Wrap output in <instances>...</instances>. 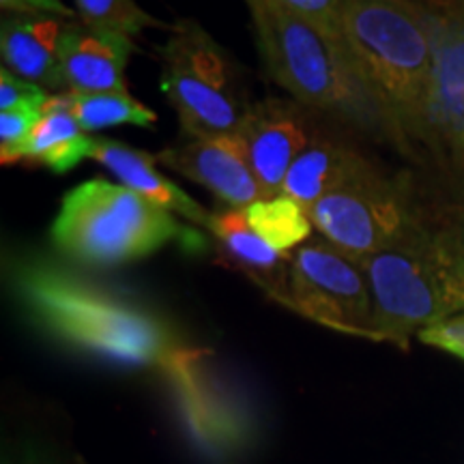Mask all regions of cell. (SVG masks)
I'll use <instances>...</instances> for the list:
<instances>
[{
    "label": "cell",
    "instance_id": "obj_5",
    "mask_svg": "<svg viewBox=\"0 0 464 464\" xmlns=\"http://www.w3.org/2000/svg\"><path fill=\"white\" fill-rule=\"evenodd\" d=\"M246 3L271 78L295 100L318 110H344L370 103L344 39L334 37L269 0Z\"/></svg>",
    "mask_w": 464,
    "mask_h": 464
},
{
    "label": "cell",
    "instance_id": "obj_28",
    "mask_svg": "<svg viewBox=\"0 0 464 464\" xmlns=\"http://www.w3.org/2000/svg\"><path fill=\"white\" fill-rule=\"evenodd\" d=\"M33 3L42 11H45V14H52L58 17H75L73 11L69 9L63 0H33Z\"/></svg>",
    "mask_w": 464,
    "mask_h": 464
},
{
    "label": "cell",
    "instance_id": "obj_16",
    "mask_svg": "<svg viewBox=\"0 0 464 464\" xmlns=\"http://www.w3.org/2000/svg\"><path fill=\"white\" fill-rule=\"evenodd\" d=\"M374 170L376 168L355 149L314 133L310 144L290 166L282 194L295 198L310 211L318 200L327 198L334 191L368 177Z\"/></svg>",
    "mask_w": 464,
    "mask_h": 464
},
{
    "label": "cell",
    "instance_id": "obj_25",
    "mask_svg": "<svg viewBox=\"0 0 464 464\" xmlns=\"http://www.w3.org/2000/svg\"><path fill=\"white\" fill-rule=\"evenodd\" d=\"M423 344L440 348V351L456 355L464 362V314L451 316L448 321L432 324L417 335Z\"/></svg>",
    "mask_w": 464,
    "mask_h": 464
},
{
    "label": "cell",
    "instance_id": "obj_18",
    "mask_svg": "<svg viewBox=\"0 0 464 464\" xmlns=\"http://www.w3.org/2000/svg\"><path fill=\"white\" fill-rule=\"evenodd\" d=\"M92 140L95 138L86 136L80 121L75 119L69 91L56 92L50 95L42 119L22 149V161H33L56 174H65L91 158Z\"/></svg>",
    "mask_w": 464,
    "mask_h": 464
},
{
    "label": "cell",
    "instance_id": "obj_26",
    "mask_svg": "<svg viewBox=\"0 0 464 464\" xmlns=\"http://www.w3.org/2000/svg\"><path fill=\"white\" fill-rule=\"evenodd\" d=\"M440 232H443V237L448 239L451 249L458 254V258L464 263V211L458 213L448 226H443Z\"/></svg>",
    "mask_w": 464,
    "mask_h": 464
},
{
    "label": "cell",
    "instance_id": "obj_20",
    "mask_svg": "<svg viewBox=\"0 0 464 464\" xmlns=\"http://www.w3.org/2000/svg\"><path fill=\"white\" fill-rule=\"evenodd\" d=\"M69 100L84 131H102L116 125L153 127L158 114L127 92H72Z\"/></svg>",
    "mask_w": 464,
    "mask_h": 464
},
{
    "label": "cell",
    "instance_id": "obj_2",
    "mask_svg": "<svg viewBox=\"0 0 464 464\" xmlns=\"http://www.w3.org/2000/svg\"><path fill=\"white\" fill-rule=\"evenodd\" d=\"M28 312L58 340L127 365H160L179 348L164 318L50 260L15 271Z\"/></svg>",
    "mask_w": 464,
    "mask_h": 464
},
{
    "label": "cell",
    "instance_id": "obj_8",
    "mask_svg": "<svg viewBox=\"0 0 464 464\" xmlns=\"http://www.w3.org/2000/svg\"><path fill=\"white\" fill-rule=\"evenodd\" d=\"M288 310L334 332L379 342L368 277L324 239H310L293 252Z\"/></svg>",
    "mask_w": 464,
    "mask_h": 464
},
{
    "label": "cell",
    "instance_id": "obj_29",
    "mask_svg": "<svg viewBox=\"0 0 464 464\" xmlns=\"http://www.w3.org/2000/svg\"><path fill=\"white\" fill-rule=\"evenodd\" d=\"M420 3L439 11H464V0H420Z\"/></svg>",
    "mask_w": 464,
    "mask_h": 464
},
{
    "label": "cell",
    "instance_id": "obj_4",
    "mask_svg": "<svg viewBox=\"0 0 464 464\" xmlns=\"http://www.w3.org/2000/svg\"><path fill=\"white\" fill-rule=\"evenodd\" d=\"M63 256L84 266H116L140 260L166 243L202 246L194 230L125 185L91 179L67 191L52 224Z\"/></svg>",
    "mask_w": 464,
    "mask_h": 464
},
{
    "label": "cell",
    "instance_id": "obj_3",
    "mask_svg": "<svg viewBox=\"0 0 464 464\" xmlns=\"http://www.w3.org/2000/svg\"><path fill=\"white\" fill-rule=\"evenodd\" d=\"M359 266L372 290L379 342L406 348L423 329L464 314V263L440 228L423 224Z\"/></svg>",
    "mask_w": 464,
    "mask_h": 464
},
{
    "label": "cell",
    "instance_id": "obj_13",
    "mask_svg": "<svg viewBox=\"0 0 464 464\" xmlns=\"http://www.w3.org/2000/svg\"><path fill=\"white\" fill-rule=\"evenodd\" d=\"M131 37L67 22L61 42V65L72 92H127L125 67Z\"/></svg>",
    "mask_w": 464,
    "mask_h": 464
},
{
    "label": "cell",
    "instance_id": "obj_14",
    "mask_svg": "<svg viewBox=\"0 0 464 464\" xmlns=\"http://www.w3.org/2000/svg\"><path fill=\"white\" fill-rule=\"evenodd\" d=\"M67 22L52 14L9 15L0 28L5 67L28 82L67 92L61 65V42Z\"/></svg>",
    "mask_w": 464,
    "mask_h": 464
},
{
    "label": "cell",
    "instance_id": "obj_6",
    "mask_svg": "<svg viewBox=\"0 0 464 464\" xmlns=\"http://www.w3.org/2000/svg\"><path fill=\"white\" fill-rule=\"evenodd\" d=\"M161 91L185 136L237 133L247 108L237 97L228 58L196 20H179L161 48Z\"/></svg>",
    "mask_w": 464,
    "mask_h": 464
},
{
    "label": "cell",
    "instance_id": "obj_23",
    "mask_svg": "<svg viewBox=\"0 0 464 464\" xmlns=\"http://www.w3.org/2000/svg\"><path fill=\"white\" fill-rule=\"evenodd\" d=\"M288 14L304 17L312 24L342 39V20H344L346 0H269Z\"/></svg>",
    "mask_w": 464,
    "mask_h": 464
},
{
    "label": "cell",
    "instance_id": "obj_9",
    "mask_svg": "<svg viewBox=\"0 0 464 464\" xmlns=\"http://www.w3.org/2000/svg\"><path fill=\"white\" fill-rule=\"evenodd\" d=\"M181 420L194 443L216 460H230L249 445V411L216 372L211 353L179 346L161 363Z\"/></svg>",
    "mask_w": 464,
    "mask_h": 464
},
{
    "label": "cell",
    "instance_id": "obj_19",
    "mask_svg": "<svg viewBox=\"0 0 464 464\" xmlns=\"http://www.w3.org/2000/svg\"><path fill=\"white\" fill-rule=\"evenodd\" d=\"M247 224L256 235L282 254H293L295 249L310 241L312 219L304 205L286 194H276L260 198L243 208Z\"/></svg>",
    "mask_w": 464,
    "mask_h": 464
},
{
    "label": "cell",
    "instance_id": "obj_24",
    "mask_svg": "<svg viewBox=\"0 0 464 464\" xmlns=\"http://www.w3.org/2000/svg\"><path fill=\"white\" fill-rule=\"evenodd\" d=\"M50 95L44 86L28 82L7 67L0 72V112L17 106H31V103H48Z\"/></svg>",
    "mask_w": 464,
    "mask_h": 464
},
{
    "label": "cell",
    "instance_id": "obj_17",
    "mask_svg": "<svg viewBox=\"0 0 464 464\" xmlns=\"http://www.w3.org/2000/svg\"><path fill=\"white\" fill-rule=\"evenodd\" d=\"M91 160L106 166L125 188L140 194L142 198L208 228L213 213H208L189 194L177 188L170 179H166L155 166L158 158H153V155L136 150L130 144L110 140V138H95L91 149Z\"/></svg>",
    "mask_w": 464,
    "mask_h": 464
},
{
    "label": "cell",
    "instance_id": "obj_22",
    "mask_svg": "<svg viewBox=\"0 0 464 464\" xmlns=\"http://www.w3.org/2000/svg\"><path fill=\"white\" fill-rule=\"evenodd\" d=\"M45 103L17 106L0 112V160L5 166L22 161V149L44 114Z\"/></svg>",
    "mask_w": 464,
    "mask_h": 464
},
{
    "label": "cell",
    "instance_id": "obj_11",
    "mask_svg": "<svg viewBox=\"0 0 464 464\" xmlns=\"http://www.w3.org/2000/svg\"><path fill=\"white\" fill-rule=\"evenodd\" d=\"M155 158L181 177L207 188L228 208H246L252 202L266 198L249 166L239 133L189 138V142L164 149Z\"/></svg>",
    "mask_w": 464,
    "mask_h": 464
},
{
    "label": "cell",
    "instance_id": "obj_1",
    "mask_svg": "<svg viewBox=\"0 0 464 464\" xmlns=\"http://www.w3.org/2000/svg\"><path fill=\"white\" fill-rule=\"evenodd\" d=\"M342 39L370 106L400 140L428 142L432 44L420 0H346Z\"/></svg>",
    "mask_w": 464,
    "mask_h": 464
},
{
    "label": "cell",
    "instance_id": "obj_21",
    "mask_svg": "<svg viewBox=\"0 0 464 464\" xmlns=\"http://www.w3.org/2000/svg\"><path fill=\"white\" fill-rule=\"evenodd\" d=\"M80 22L100 31L121 33L127 37L144 28H168V24L147 14L136 0H73Z\"/></svg>",
    "mask_w": 464,
    "mask_h": 464
},
{
    "label": "cell",
    "instance_id": "obj_12",
    "mask_svg": "<svg viewBox=\"0 0 464 464\" xmlns=\"http://www.w3.org/2000/svg\"><path fill=\"white\" fill-rule=\"evenodd\" d=\"M237 133L265 196L282 194L290 166L314 138L301 110L282 100L252 103Z\"/></svg>",
    "mask_w": 464,
    "mask_h": 464
},
{
    "label": "cell",
    "instance_id": "obj_15",
    "mask_svg": "<svg viewBox=\"0 0 464 464\" xmlns=\"http://www.w3.org/2000/svg\"><path fill=\"white\" fill-rule=\"evenodd\" d=\"M208 232L219 241L228 263L246 274L277 304L290 305V260L247 224L243 208H224L211 216Z\"/></svg>",
    "mask_w": 464,
    "mask_h": 464
},
{
    "label": "cell",
    "instance_id": "obj_27",
    "mask_svg": "<svg viewBox=\"0 0 464 464\" xmlns=\"http://www.w3.org/2000/svg\"><path fill=\"white\" fill-rule=\"evenodd\" d=\"M0 7L5 14L9 15H34V14H45L33 3V0H0Z\"/></svg>",
    "mask_w": 464,
    "mask_h": 464
},
{
    "label": "cell",
    "instance_id": "obj_7",
    "mask_svg": "<svg viewBox=\"0 0 464 464\" xmlns=\"http://www.w3.org/2000/svg\"><path fill=\"white\" fill-rule=\"evenodd\" d=\"M307 213L323 239L355 263L396 246L423 226L402 185L379 170L318 200Z\"/></svg>",
    "mask_w": 464,
    "mask_h": 464
},
{
    "label": "cell",
    "instance_id": "obj_10",
    "mask_svg": "<svg viewBox=\"0 0 464 464\" xmlns=\"http://www.w3.org/2000/svg\"><path fill=\"white\" fill-rule=\"evenodd\" d=\"M426 20L432 44L428 142L464 166V11L426 7Z\"/></svg>",
    "mask_w": 464,
    "mask_h": 464
}]
</instances>
